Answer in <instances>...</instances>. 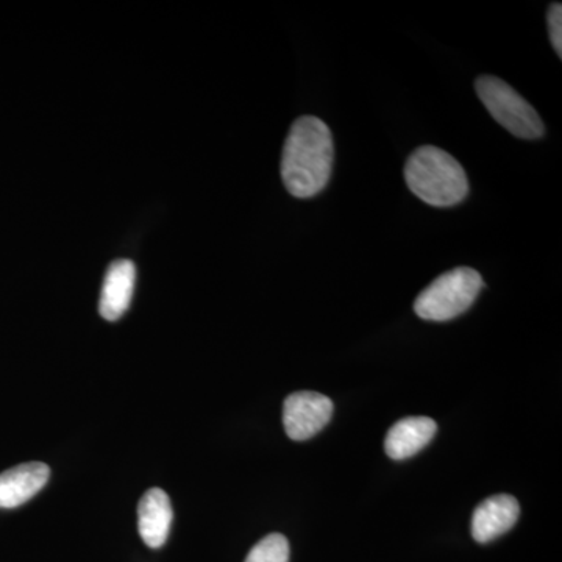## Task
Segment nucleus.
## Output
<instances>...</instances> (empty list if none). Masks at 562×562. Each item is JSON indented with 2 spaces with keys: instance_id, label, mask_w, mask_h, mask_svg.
<instances>
[{
  "instance_id": "nucleus-3",
  "label": "nucleus",
  "mask_w": 562,
  "mask_h": 562,
  "mask_svg": "<svg viewBox=\"0 0 562 562\" xmlns=\"http://www.w3.org/2000/svg\"><path fill=\"white\" fill-rule=\"evenodd\" d=\"M483 286L482 276L475 269H452L431 281L417 295L414 312L424 321L454 319L471 308Z\"/></svg>"
},
{
  "instance_id": "nucleus-10",
  "label": "nucleus",
  "mask_w": 562,
  "mask_h": 562,
  "mask_svg": "<svg viewBox=\"0 0 562 562\" xmlns=\"http://www.w3.org/2000/svg\"><path fill=\"white\" fill-rule=\"evenodd\" d=\"M436 431L438 425L430 417H405L387 431L384 450L392 460H406L427 447Z\"/></svg>"
},
{
  "instance_id": "nucleus-4",
  "label": "nucleus",
  "mask_w": 562,
  "mask_h": 562,
  "mask_svg": "<svg viewBox=\"0 0 562 562\" xmlns=\"http://www.w3.org/2000/svg\"><path fill=\"white\" fill-rule=\"evenodd\" d=\"M476 94L491 116L517 138H541L546 128L538 111L498 77L483 76L476 80Z\"/></svg>"
},
{
  "instance_id": "nucleus-11",
  "label": "nucleus",
  "mask_w": 562,
  "mask_h": 562,
  "mask_svg": "<svg viewBox=\"0 0 562 562\" xmlns=\"http://www.w3.org/2000/svg\"><path fill=\"white\" fill-rule=\"evenodd\" d=\"M290 561V542L279 532L266 536L250 553L246 562H288Z\"/></svg>"
},
{
  "instance_id": "nucleus-7",
  "label": "nucleus",
  "mask_w": 562,
  "mask_h": 562,
  "mask_svg": "<svg viewBox=\"0 0 562 562\" xmlns=\"http://www.w3.org/2000/svg\"><path fill=\"white\" fill-rule=\"evenodd\" d=\"M49 476V465L44 462H27L0 473V508L24 505L46 486Z\"/></svg>"
},
{
  "instance_id": "nucleus-2",
  "label": "nucleus",
  "mask_w": 562,
  "mask_h": 562,
  "mask_svg": "<svg viewBox=\"0 0 562 562\" xmlns=\"http://www.w3.org/2000/svg\"><path fill=\"white\" fill-rule=\"evenodd\" d=\"M405 180L416 198L438 209L458 205L469 194L468 176L460 161L435 146L413 151L405 165Z\"/></svg>"
},
{
  "instance_id": "nucleus-6",
  "label": "nucleus",
  "mask_w": 562,
  "mask_h": 562,
  "mask_svg": "<svg viewBox=\"0 0 562 562\" xmlns=\"http://www.w3.org/2000/svg\"><path fill=\"white\" fill-rule=\"evenodd\" d=\"M520 516L519 502L509 494L492 495L476 506L472 517V536L476 542L494 541L512 530Z\"/></svg>"
},
{
  "instance_id": "nucleus-9",
  "label": "nucleus",
  "mask_w": 562,
  "mask_h": 562,
  "mask_svg": "<svg viewBox=\"0 0 562 562\" xmlns=\"http://www.w3.org/2000/svg\"><path fill=\"white\" fill-rule=\"evenodd\" d=\"M136 268L132 261H114L103 280L99 312L103 319L114 322L121 319L131 306L135 290Z\"/></svg>"
},
{
  "instance_id": "nucleus-1",
  "label": "nucleus",
  "mask_w": 562,
  "mask_h": 562,
  "mask_svg": "<svg viewBox=\"0 0 562 562\" xmlns=\"http://www.w3.org/2000/svg\"><path fill=\"white\" fill-rule=\"evenodd\" d=\"M335 160L331 131L316 116H302L292 124L281 155V179L297 199L319 194L328 181Z\"/></svg>"
},
{
  "instance_id": "nucleus-8",
  "label": "nucleus",
  "mask_w": 562,
  "mask_h": 562,
  "mask_svg": "<svg viewBox=\"0 0 562 562\" xmlns=\"http://www.w3.org/2000/svg\"><path fill=\"white\" fill-rule=\"evenodd\" d=\"M172 505L165 491L154 487L143 495L138 505L140 539L150 549H160L168 541L172 524Z\"/></svg>"
},
{
  "instance_id": "nucleus-12",
  "label": "nucleus",
  "mask_w": 562,
  "mask_h": 562,
  "mask_svg": "<svg viewBox=\"0 0 562 562\" xmlns=\"http://www.w3.org/2000/svg\"><path fill=\"white\" fill-rule=\"evenodd\" d=\"M549 31L550 40H552L553 49L557 54L562 55V5L561 3H552L549 9Z\"/></svg>"
},
{
  "instance_id": "nucleus-5",
  "label": "nucleus",
  "mask_w": 562,
  "mask_h": 562,
  "mask_svg": "<svg viewBox=\"0 0 562 562\" xmlns=\"http://www.w3.org/2000/svg\"><path fill=\"white\" fill-rule=\"evenodd\" d=\"M333 402L319 392H294L284 401L283 424L292 441H306L330 422Z\"/></svg>"
}]
</instances>
